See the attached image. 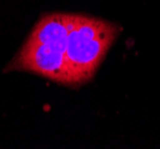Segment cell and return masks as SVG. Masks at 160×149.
<instances>
[{
	"label": "cell",
	"mask_w": 160,
	"mask_h": 149,
	"mask_svg": "<svg viewBox=\"0 0 160 149\" xmlns=\"http://www.w3.org/2000/svg\"><path fill=\"white\" fill-rule=\"evenodd\" d=\"M6 70L31 72L52 81L72 85L65 50L47 43L27 40Z\"/></svg>",
	"instance_id": "2"
},
{
	"label": "cell",
	"mask_w": 160,
	"mask_h": 149,
	"mask_svg": "<svg viewBox=\"0 0 160 149\" xmlns=\"http://www.w3.org/2000/svg\"><path fill=\"white\" fill-rule=\"evenodd\" d=\"M75 14L52 13L42 17L33 26L28 40L52 44L60 49H66L68 32L73 26Z\"/></svg>",
	"instance_id": "3"
},
{
	"label": "cell",
	"mask_w": 160,
	"mask_h": 149,
	"mask_svg": "<svg viewBox=\"0 0 160 149\" xmlns=\"http://www.w3.org/2000/svg\"><path fill=\"white\" fill-rule=\"evenodd\" d=\"M120 31L121 27L113 23L75 14L65 49L72 85L92 79Z\"/></svg>",
	"instance_id": "1"
}]
</instances>
